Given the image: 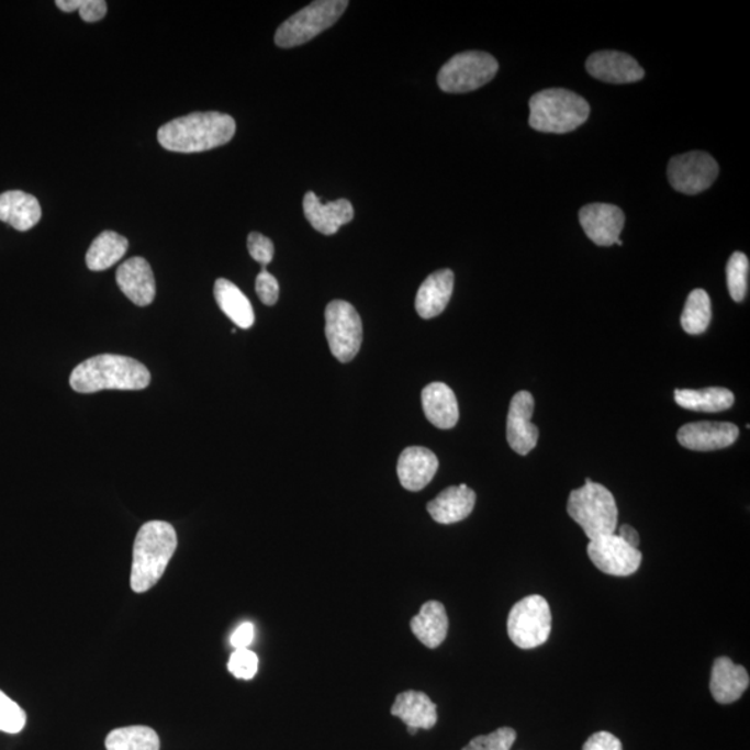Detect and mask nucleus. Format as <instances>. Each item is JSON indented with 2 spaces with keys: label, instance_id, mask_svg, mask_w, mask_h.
Wrapping results in <instances>:
<instances>
[{
  "label": "nucleus",
  "instance_id": "obj_28",
  "mask_svg": "<svg viewBox=\"0 0 750 750\" xmlns=\"http://www.w3.org/2000/svg\"><path fill=\"white\" fill-rule=\"evenodd\" d=\"M128 250V239L114 231H104L93 240L87 251V266L92 271H103L122 260Z\"/></svg>",
  "mask_w": 750,
  "mask_h": 750
},
{
  "label": "nucleus",
  "instance_id": "obj_7",
  "mask_svg": "<svg viewBox=\"0 0 750 750\" xmlns=\"http://www.w3.org/2000/svg\"><path fill=\"white\" fill-rule=\"evenodd\" d=\"M500 65L485 52H463L452 57L438 72V86L444 92L464 93L475 91L494 80Z\"/></svg>",
  "mask_w": 750,
  "mask_h": 750
},
{
  "label": "nucleus",
  "instance_id": "obj_10",
  "mask_svg": "<svg viewBox=\"0 0 750 750\" xmlns=\"http://www.w3.org/2000/svg\"><path fill=\"white\" fill-rule=\"evenodd\" d=\"M668 176L675 191L697 195L716 181L718 165L706 152H689L670 160Z\"/></svg>",
  "mask_w": 750,
  "mask_h": 750
},
{
  "label": "nucleus",
  "instance_id": "obj_21",
  "mask_svg": "<svg viewBox=\"0 0 750 750\" xmlns=\"http://www.w3.org/2000/svg\"><path fill=\"white\" fill-rule=\"evenodd\" d=\"M475 492L466 484L449 486L427 505L429 516L439 524H455L469 517L475 506Z\"/></svg>",
  "mask_w": 750,
  "mask_h": 750
},
{
  "label": "nucleus",
  "instance_id": "obj_40",
  "mask_svg": "<svg viewBox=\"0 0 750 750\" xmlns=\"http://www.w3.org/2000/svg\"><path fill=\"white\" fill-rule=\"evenodd\" d=\"M618 537L623 539L624 542L628 544L629 547L637 548L639 547V542H641V539H639V534L637 533V529L628 526V524H624L620 528H618L617 533Z\"/></svg>",
  "mask_w": 750,
  "mask_h": 750
},
{
  "label": "nucleus",
  "instance_id": "obj_24",
  "mask_svg": "<svg viewBox=\"0 0 750 750\" xmlns=\"http://www.w3.org/2000/svg\"><path fill=\"white\" fill-rule=\"evenodd\" d=\"M42 209L36 199L23 191H8L0 195V222L18 231H29L41 222Z\"/></svg>",
  "mask_w": 750,
  "mask_h": 750
},
{
  "label": "nucleus",
  "instance_id": "obj_3",
  "mask_svg": "<svg viewBox=\"0 0 750 750\" xmlns=\"http://www.w3.org/2000/svg\"><path fill=\"white\" fill-rule=\"evenodd\" d=\"M175 527L166 522H149L136 534L131 569V589L136 594L154 589L177 549Z\"/></svg>",
  "mask_w": 750,
  "mask_h": 750
},
{
  "label": "nucleus",
  "instance_id": "obj_30",
  "mask_svg": "<svg viewBox=\"0 0 750 750\" xmlns=\"http://www.w3.org/2000/svg\"><path fill=\"white\" fill-rule=\"evenodd\" d=\"M712 320V303L706 291L695 290L686 299L681 325L684 332L691 335H699L706 332Z\"/></svg>",
  "mask_w": 750,
  "mask_h": 750
},
{
  "label": "nucleus",
  "instance_id": "obj_12",
  "mask_svg": "<svg viewBox=\"0 0 750 750\" xmlns=\"http://www.w3.org/2000/svg\"><path fill=\"white\" fill-rule=\"evenodd\" d=\"M535 402L531 393L517 392L511 402L507 414V443L514 452L526 456L537 447L539 432L531 423Z\"/></svg>",
  "mask_w": 750,
  "mask_h": 750
},
{
  "label": "nucleus",
  "instance_id": "obj_18",
  "mask_svg": "<svg viewBox=\"0 0 750 750\" xmlns=\"http://www.w3.org/2000/svg\"><path fill=\"white\" fill-rule=\"evenodd\" d=\"M391 715L401 718L412 736L418 730H432L438 721L437 705L419 691H405L398 695Z\"/></svg>",
  "mask_w": 750,
  "mask_h": 750
},
{
  "label": "nucleus",
  "instance_id": "obj_8",
  "mask_svg": "<svg viewBox=\"0 0 750 750\" xmlns=\"http://www.w3.org/2000/svg\"><path fill=\"white\" fill-rule=\"evenodd\" d=\"M552 631V613L545 597H524L512 607L507 618L508 638L516 647L534 649L548 641Z\"/></svg>",
  "mask_w": 750,
  "mask_h": 750
},
{
  "label": "nucleus",
  "instance_id": "obj_39",
  "mask_svg": "<svg viewBox=\"0 0 750 750\" xmlns=\"http://www.w3.org/2000/svg\"><path fill=\"white\" fill-rule=\"evenodd\" d=\"M255 639V626L254 624L246 622L240 624V626L235 629L233 636L230 638L231 647L235 650L237 649H249V645L254 642Z\"/></svg>",
  "mask_w": 750,
  "mask_h": 750
},
{
  "label": "nucleus",
  "instance_id": "obj_29",
  "mask_svg": "<svg viewBox=\"0 0 750 750\" xmlns=\"http://www.w3.org/2000/svg\"><path fill=\"white\" fill-rule=\"evenodd\" d=\"M108 750H160V739L154 728L131 726L117 728L109 734Z\"/></svg>",
  "mask_w": 750,
  "mask_h": 750
},
{
  "label": "nucleus",
  "instance_id": "obj_34",
  "mask_svg": "<svg viewBox=\"0 0 750 750\" xmlns=\"http://www.w3.org/2000/svg\"><path fill=\"white\" fill-rule=\"evenodd\" d=\"M56 7L63 12H80V18L87 23H96L108 13V3L104 0H57Z\"/></svg>",
  "mask_w": 750,
  "mask_h": 750
},
{
  "label": "nucleus",
  "instance_id": "obj_2",
  "mask_svg": "<svg viewBox=\"0 0 750 750\" xmlns=\"http://www.w3.org/2000/svg\"><path fill=\"white\" fill-rule=\"evenodd\" d=\"M150 384V372L138 360L120 355H99L78 365L70 385L80 393L103 390L139 391Z\"/></svg>",
  "mask_w": 750,
  "mask_h": 750
},
{
  "label": "nucleus",
  "instance_id": "obj_33",
  "mask_svg": "<svg viewBox=\"0 0 750 750\" xmlns=\"http://www.w3.org/2000/svg\"><path fill=\"white\" fill-rule=\"evenodd\" d=\"M517 734L511 727L497 728L496 731L471 739L461 750H511L516 742Z\"/></svg>",
  "mask_w": 750,
  "mask_h": 750
},
{
  "label": "nucleus",
  "instance_id": "obj_38",
  "mask_svg": "<svg viewBox=\"0 0 750 750\" xmlns=\"http://www.w3.org/2000/svg\"><path fill=\"white\" fill-rule=\"evenodd\" d=\"M582 750H623V745L613 734L601 731L590 737Z\"/></svg>",
  "mask_w": 750,
  "mask_h": 750
},
{
  "label": "nucleus",
  "instance_id": "obj_26",
  "mask_svg": "<svg viewBox=\"0 0 750 750\" xmlns=\"http://www.w3.org/2000/svg\"><path fill=\"white\" fill-rule=\"evenodd\" d=\"M214 298L225 316L239 328L248 329L255 324L254 307L249 299L233 282L220 278L214 284Z\"/></svg>",
  "mask_w": 750,
  "mask_h": 750
},
{
  "label": "nucleus",
  "instance_id": "obj_11",
  "mask_svg": "<svg viewBox=\"0 0 750 750\" xmlns=\"http://www.w3.org/2000/svg\"><path fill=\"white\" fill-rule=\"evenodd\" d=\"M586 552L596 569L608 575H631L637 573L642 563V553L639 549L629 547L617 534L592 539Z\"/></svg>",
  "mask_w": 750,
  "mask_h": 750
},
{
  "label": "nucleus",
  "instance_id": "obj_4",
  "mask_svg": "<svg viewBox=\"0 0 750 750\" xmlns=\"http://www.w3.org/2000/svg\"><path fill=\"white\" fill-rule=\"evenodd\" d=\"M590 113V103L569 89H545L529 101V125L541 133H571L589 120Z\"/></svg>",
  "mask_w": 750,
  "mask_h": 750
},
{
  "label": "nucleus",
  "instance_id": "obj_13",
  "mask_svg": "<svg viewBox=\"0 0 750 750\" xmlns=\"http://www.w3.org/2000/svg\"><path fill=\"white\" fill-rule=\"evenodd\" d=\"M580 223L592 243L612 246L620 239L626 216L615 204L592 203L580 210Z\"/></svg>",
  "mask_w": 750,
  "mask_h": 750
},
{
  "label": "nucleus",
  "instance_id": "obj_35",
  "mask_svg": "<svg viewBox=\"0 0 750 750\" xmlns=\"http://www.w3.org/2000/svg\"><path fill=\"white\" fill-rule=\"evenodd\" d=\"M259 670V658L250 649H237L228 660V671L238 680L249 681Z\"/></svg>",
  "mask_w": 750,
  "mask_h": 750
},
{
  "label": "nucleus",
  "instance_id": "obj_23",
  "mask_svg": "<svg viewBox=\"0 0 750 750\" xmlns=\"http://www.w3.org/2000/svg\"><path fill=\"white\" fill-rule=\"evenodd\" d=\"M423 411L433 426L450 429L459 422V405L455 392L444 382H433L422 392Z\"/></svg>",
  "mask_w": 750,
  "mask_h": 750
},
{
  "label": "nucleus",
  "instance_id": "obj_6",
  "mask_svg": "<svg viewBox=\"0 0 750 750\" xmlns=\"http://www.w3.org/2000/svg\"><path fill=\"white\" fill-rule=\"evenodd\" d=\"M348 7L346 0H317L309 4L280 25L276 33V45L290 49L306 44L337 23Z\"/></svg>",
  "mask_w": 750,
  "mask_h": 750
},
{
  "label": "nucleus",
  "instance_id": "obj_27",
  "mask_svg": "<svg viewBox=\"0 0 750 750\" xmlns=\"http://www.w3.org/2000/svg\"><path fill=\"white\" fill-rule=\"evenodd\" d=\"M676 405L694 412L718 413L728 411L736 396L727 388L712 387L705 390H675Z\"/></svg>",
  "mask_w": 750,
  "mask_h": 750
},
{
  "label": "nucleus",
  "instance_id": "obj_5",
  "mask_svg": "<svg viewBox=\"0 0 750 750\" xmlns=\"http://www.w3.org/2000/svg\"><path fill=\"white\" fill-rule=\"evenodd\" d=\"M568 512L584 529L590 541L603 535L616 534L618 508L615 496L606 486L590 479H586L584 486L571 491Z\"/></svg>",
  "mask_w": 750,
  "mask_h": 750
},
{
  "label": "nucleus",
  "instance_id": "obj_22",
  "mask_svg": "<svg viewBox=\"0 0 750 750\" xmlns=\"http://www.w3.org/2000/svg\"><path fill=\"white\" fill-rule=\"evenodd\" d=\"M455 286L454 272L445 269L433 272L423 282L416 296V311L422 318H434L447 309L452 298Z\"/></svg>",
  "mask_w": 750,
  "mask_h": 750
},
{
  "label": "nucleus",
  "instance_id": "obj_37",
  "mask_svg": "<svg viewBox=\"0 0 750 750\" xmlns=\"http://www.w3.org/2000/svg\"><path fill=\"white\" fill-rule=\"evenodd\" d=\"M248 249L250 256L261 266L269 265L272 257H275V244L271 243V239L265 237V235L260 233L249 234Z\"/></svg>",
  "mask_w": 750,
  "mask_h": 750
},
{
  "label": "nucleus",
  "instance_id": "obj_36",
  "mask_svg": "<svg viewBox=\"0 0 750 750\" xmlns=\"http://www.w3.org/2000/svg\"><path fill=\"white\" fill-rule=\"evenodd\" d=\"M256 293L266 306H275L280 296V286L277 278L267 270H261L256 278Z\"/></svg>",
  "mask_w": 750,
  "mask_h": 750
},
{
  "label": "nucleus",
  "instance_id": "obj_9",
  "mask_svg": "<svg viewBox=\"0 0 750 750\" xmlns=\"http://www.w3.org/2000/svg\"><path fill=\"white\" fill-rule=\"evenodd\" d=\"M325 337L329 350L340 363H348L359 354L363 340V324L356 309L345 301H333L325 309Z\"/></svg>",
  "mask_w": 750,
  "mask_h": 750
},
{
  "label": "nucleus",
  "instance_id": "obj_25",
  "mask_svg": "<svg viewBox=\"0 0 750 750\" xmlns=\"http://www.w3.org/2000/svg\"><path fill=\"white\" fill-rule=\"evenodd\" d=\"M411 628L419 642L429 649L438 648L447 639L449 620L443 603L429 601L419 608L411 622Z\"/></svg>",
  "mask_w": 750,
  "mask_h": 750
},
{
  "label": "nucleus",
  "instance_id": "obj_14",
  "mask_svg": "<svg viewBox=\"0 0 750 750\" xmlns=\"http://www.w3.org/2000/svg\"><path fill=\"white\" fill-rule=\"evenodd\" d=\"M739 437V429L732 423H691L679 429L676 439L684 448L710 452L731 447Z\"/></svg>",
  "mask_w": 750,
  "mask_h": 750
},
{
  "label": "nucleus",
  "instance_id": "obj_1",
  "mask_svg": "<svg viewBox=\"0 0 750 750\" xmlns=\"http://www.w3.org/2000/svg\"><path fill=\"white\" fill-rule=\"evenodd\" d=\"M237 124L228 114L192 113L172 120L157 131L163 148L177 154H199L219 148L234 138Z\"/></svg>",
  "mask_w": 750,
  "mask_h": 750
},
{
  "label": "nucleus",
  "instance_id": "obj_15",
  "mask_svg": "<svg viewBox=\"0 0 750 750\" xmlns=\"http://www.w3.org/2000/svg\"><path fill=\"white\" fill-rule=\"evenodd\" d=\"M115 281L124 295L136 306H149L155 301V276L144 257H133L124 261L115 272Z\"/></svg>",
  "mask_w": 750,
  "mask_h": 750
},
{
  "label": "nucleus",
  "instance_id": "obj_20",
  "mask_svg": "<svg viewBox=\"0 0 750 750\" xmlns=\"http://www.w3.org/2000/svg\"><path fill=\"white\" fill-rule=\"evenodd\" d=\"M750 684L747 669L732 662L730 658H718L712 670L710 692L721 705L737 702Z\"/></svg>",
  "mask_w": 750,
  "mask_h": 750
},
{
  "label": "nucleus",
  "instance_id": "obj_32",
  "mask_svg": "<svg viewBox=\"0 0 750 750\" xmlns=\"http://www.w3.org/2000/svg\"><path fill=\"white\" fill-rule=\"evenodd\" d=\"M25 724H27V715L21 709L19 703L0 691V731L19 734L24 730Z\"/></svg>",
  "mask_w": 750,
  "mask_h": 750
},
{
  "label": "nucleus",
  "instance_id": "obj_31",
  "mask_svg": "<svg viewBox=\"0 0 750 750\" xmlns=\"http://www.w3.org/2000/svg\"><path fill=\"white\" fill-rule=\"evenodd\" d=\"M749 259L742 251H736L727 264V287L736 302H742L748 295Z\"/></svg>",
  "mask_w": 750,
  "mask_h": 750
},
{
  "label": "nucleus",
  "instance_id": "obj_19",
  "mask_svg": "<svg viewBox=\"0 0 750 750\" xmlns=\"http://www.w3.org/2000/svg\"><path fill=\"white\" fill-rule=\"evenodd\" d=\"M439 461L432 450L412 447L403 450L398 460V477L403 488L417 492L424 490L433 481L438 471Z\"/></svg>",
  "mask_w": 750,
  "mask_h": 750
},
{
  "label": "nucleus",
  "instance_id": "obj_17",
  "mask_svg": "<svg viewBox=\"0 0 750 750\" xmlns=\"http://www.w3.org/2000/svg\"><path fill=\"white\" fill-rule=\"evenodd\" d=\"M303 212L312 227L324 235L337 234L343 225L355 217L354 206L348 199L323 203L314 192L304 195Z\"/></svg>",
  "mask_w": 750,
  "mask_h": 750
},
{
  "label": "nucleus",
  "instance_id": "obj_16",
  "mask_svg": "<svg viewBox=\"0 0 750 750\" xmlns=\"http://www.w3.org/2000/svg\"><path fill=\"white\" fill-rule=\"evenodd\" d=\"M586 70L596 80L629 83L642 80L645 70L634 57L616 51H601L586 60Z\"/></svg>",
  "mask_w": 750,
  "mask_h": 750
}]
</instances>
